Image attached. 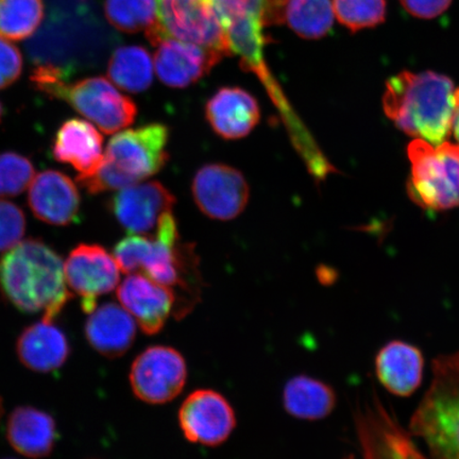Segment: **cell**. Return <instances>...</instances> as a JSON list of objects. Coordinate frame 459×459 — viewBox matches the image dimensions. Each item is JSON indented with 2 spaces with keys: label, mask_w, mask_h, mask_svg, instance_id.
I'll use <instances>...</instances> for the list:
<instances>
[{
  "label": "cell",
  "mask_w": 459,
  "mask_h": 459,
  "mask_svg": "<svg viewBox=\"0 0 459 459\" xmlns=\"http://www.w3.org/2000/svg\"><path fill=\"white\" fill-rule=\"evenodd\" d=\"M205 117L215 134L226 140L248 135L260 123V106L254 96L239 88H222L206 103Z\"/></svg>",
  "instance_id": "19"
},
{
  "label": "cell",
  "mask_w": 459,
  "mask_h": 459,
  "mask_svg": "<svg viewBox=\"0 0 459 459\" xmlns=\"http://www.w3.org/2000/svg\"><path fill=\"white\" fill-rule=\"evenodd\" d=\"M16 352L27 368L49 373L66 363L71 347L65 332L57 328L54 321L42 319L21 333Z\"/></svg>",
  "instance_id": "23"
},
{
  "label": "cell",
  "mask_w": 459,
  "mask_h": 459,
  "mask_svg": "<svg viewBox=\"0 0 459 459\" xmlns=\"http://www.w3.org/2000/svg\"><path fill=\"white\" fill-rule=\"evenodd\" d=\"M7 438L13 449L29 458L48 457L56 441L54 418L30 406H20L11 412Z\"/></svg>",
  "instance_id": "24"
},
{
  "label": "cell",
  "mask_w": 459,
  "mask_h": 459,
  "mask_svg": "<svg viewBox=\"0 0 459 459\" xmlns=\"http://www.w3.org/2000/svg\"><path fill=\"white\" fill-rule=\"evenodd\" d=\"M193 196L199 210L212 220H234L248 204L250 191L242 172L223 164H209L195 176Z\"/></svg>",
  "instance_id": "13"
},
{
  "label": "cell",
  "mask_w": 459,
  "mask_h": 459,
  "mask_svg": "<svg viewBox=\"0 0 459 459\" xmlns=\"http://www.w3.org/2000/svg\"><path fill=\"white\" fill-rule=\"evenodd\" d=\"M108 76L119 89L132 94L142 93L152 83V56L140 46H124L111 56Z\"/></svg>",
  "instance_id": "26"
},
{
  "label": "cell",
  "mask_w": 459,
  "mask_h": 459,
  "mask_svg": "<svg viewBox=\"0 0 459 459\" xmlns=\"http://www.w3.org/2000/svg\"><path fill=\"white\" fill-rule=\"evenodd\" d=\"M3 411V406H2V401H0V416H2Z\"/></svg>",
  "instance_id": "38"
},
{
  "label": "cell",
  "mask_w": 459,
  "mask_h": 459,
  "mask_svg": "<svg viewBox=\"0 0 459 459\" xmlns=\"http://www.w3.org/2000/svg\"><path fill=\"white\" fill-rule=\"evenodd\" d=\"M25 231L24 212L10 201L0 199V252L21 243Z\"/></svg>",
  "instance_id": "32"
},
{
  "label": "cell",
  "mask_w": 459,
  "mask_h": 459,
  "mask_svg": "<svg viewBox=\"0 0 459 459\" xmlns=\"http://www.w3.org/2000/svg\"><path fill=\"white\" fill-rule=\"evenodd\" d=\"M3 115H4V107L2 105V102H0V122H2Z\"/></svg>",
  "instance_id": "37"
},
{
  "label": "cell",
  "mask_w": 459,
  "mask_h": 459,
  "mask_svg": "<svg viewBox=\"0 0 459 459\" xmlns=\"http://www.w3.org/2000/svg\"><path fill=\"white\" fill-rule=\"evenodd\" d=\"M409 194L423 208L444 211L459 205V145H432L417 139L410 143Z\"/></svg>",
  "instance_id": "7"
},
{
  "label": "cell",
  "mask_w": 459,
  "mask_h": 459,
  "mask_svg": "<svg viewBox=\"0 0 459 459\" xmlns=\"http://www.w3.org/2000/svg\"><path fill=\"white\" fill-rule=\"evenodd\" d=\"M31 160L15 152L0 154V197L19 196L31 185Z\"/></svg>",
  "instance_id": "31"
},
{
  "label": "cell",
  "mask_w": 459,
  "mask_h": 459,
  "mask_svg": "<svg viewBox=\"0 0 459 459\" xmlns=\"http://www.w3.org/2000/svg\"><path fill=\"white\" fill-rule=\"evenodd\" d=\"M36 89L50 99L68 103L107 134L134 124L137 108L134 100L106 78L91 77L70 82L48 67L37 66L31 74Z\"/></svg>",
  "instance_id": "6"
},
{
  "label": "cell",
  "mask_w": 459,
  "mask_h": 459,
  "mask_svg": "<svg viewBox=\"0 0 459 459\" xmlns=\"http://www.w3.org/2000/svg\"><path fill=\"white\" fill-rule=\"evenodd\" d=\"M174 195L159 182L136 183L119 189L108 203L111 213L130 234H145L158 228L171 213Z\"/></svg>",
  "instance_id": "16"
},
{
  "label": "cell",
  "mask_w": 459,
  "mask_h": 459,
  "mask_svg": "<svg viewBox=\"0 0 459 459\" xmlns=\"http://www.w3.org/2000/svg\"><path fill=\"white\" fill-rule=\"evenodd\" d=\"M103 137L86 120L72 118L56 131L53 157L57 162L71 165L78 177L90 176L100 168L103 160Z\"/></svg>",
  "instance_id": "21"
},
{
  "label": "cell",
  "mask_w": 459,
  "mask_h": 459,
  "mask_svg": "<svg viewBox=\"0 0 459 459\" xmlns=\"http://www.w3.org/2000/svg\"><path fill=\"white\" fill-rule=\"evenodd\" d=\"M341 24L357 32L382 24L386 17V0H333Z\"/></svg>",
  "instance_id": "30"
},
{
  "label": "cell",
  "mask_w": 459,
  "mask_h": 459,
  "mask_svg": "<svg viewBox=\"0 0 459 459\" xmlns=\"http://www.w3.org/2000/svg\"><path fill=\"white\" fill-rule=\"evenodd\" d=\"M22 56L19 48L0 38V90L8 88L21 77Z\"/></svg>",
  "instance_id": "34"
},
{
  "label": "cell",
  "mask_w": 459,
  "mask_h": 459,
  "mask_svg": "<svg viewBox=\"0 0 459 459\" xmlns=\"http://www.w3.org/2000/svg\"><path fill=\"white\" fill-rule=\"evenodd\" d=\"M148 39L157 48L154 66L158 77L171 88H186L197 82L222 59L213 51L169 36L164 29Z\"/></svg>",
  "instance_id": "15"
},
{
  "label": "cell",
  "mask_w": 459,
  "mask_h": 459,
  "mask_svg": "<svg viewBox=\"0 0 459 459\" xmlns=\"http://www.w3.org/2000/svg\"><path fill=\"white\" fill-rule=\"evenodd\" d=\"M129 378L132 390L140 400L149 404L168 403L186 386V359L174 348L153 346L134 359Z\"/></svg>",
  "instance_id": "10"
},
{
  "label": "cell",
  "mask_w": 459,
  "mask_h": 459,
  "mask_svg": "<svg viewBox=\"0 0 459 459\" xmlns=\"http://www.w3.org/2000/svg\"><path fill=\"white\" fill-rule=\"evenodd\" d=\"M459 88L435 72H402L388 80L383 95L386 117L406 134L440 145L451 134Z\"/></svg>",
  "instance_id": "2"
},
{
  "label": "cell",
  "mask_w": 459,
  "mask_h": 459,
  "mask_svg": "<svg viewBox=\"0 0 459 459\" xmlns=\"http://www.w3.org/2000/svg\"><path fill=\"white\" fill-rule=\"evenodd\" d=\"M433 378L410 423L430 458L459 459V351L433 360Z\"/></svg>",
  "instance_id": "5"
},
{
  "label": "cell",
  "mask_w": 459,
  "mask_h": 459,
  "mask_svg": "<svg viewBox=\"0 0 459 459\" xmlns=\"http://www.w3.org/2000/svg\"><path fill=\"white\" fill-rule=\"evenodd\" d=\"M336 394L328 384L307 376H298L287 382L283 404L292 417L319 420L328 417L336 406Z\"/></svg>",
  "instance_id": "25"
},
{
  "label": "cell",
  "mask_w": 459,
  "mask_h": 459,
  "mask_svg": "<svg viewBox=\"0 0 459 459\" xmlns=\"http://www.w3.org/2000/svg\"><path fill=\"white\" fill-rule=\"evenodd\" d=\"M89 315L85 336L91 347L108 359L123 357L135 341L134 317L122 306L112 302L96 307Z\"/></svg>",
  "instance_id": "22"
},
{
  "label": "cell",
  "mask_w": 459,
  "mask_h": 459,
  "mask_svg": "<svg viewBox=\"0 0 459 459\" xmlns=\"http://www.w3.org/2000/svg\"><path fill=\"white\" fill-rule=\"evenodd\" d=\"M114 41L82 0H54L48 22L28 50L37 66L51 68L68 82L78 70L101 61Z\"/></svg>",
  "instance_id": "1"
},
{
  "label": "cell",
  "mask_w": 459,
  "mask_h": 459,
  "mask_svg": "<svg viewBox=\"0 0 459 459\" xmlns=\"http://www.w3.org/2000/svg\"><path fill=\"white\" fill-rule=\"evenodd\" d=\"M169 141V130L162 124L120 132L108 142L100 168L77 180L91 195L136 185L168 163Z\"/></svg>",
  "instance_id": "4"
},
{
  "label": "cell",
  "mask_w": 459,
  "mask_h": 459,
  "mask_svg": "<svg viewBox=\"0 0 459 459\" xmlns=\"http://www.w3.org/2000/svg\"><path fill=\"white\" fill-rule=\"evenodd\" d=\"M160 24L169 36L221 56L230 49L213 0H157Z\"/></svg>",
  "instance_id": "8"
},
{
  "label": "cell",
  "mask_w": 459,
  "mask_h": 459,
  "mask_svg": "<svg viewBox=\"0 0 459 459\" xmlns=\"http://www.w3.org/2000/svg\"><path fill=\"white\" fill-rule=\"evenodd\" d=\"M117 297L122 307L148 335L157 334L164 328L178 303L174 290L141 273H131L119 285Z\"/></svg>",
  "instance_id": "17"
},
{
  "label": "cell",
  "mask_w": 459,
  "mask_h": 459,
  "mask_svg": "<svg viewBox=\"0 0 459 459\" xmlns=\"http://www.w3.org/2000/svg\"><path fill=\"white\" fill-rule=\"evenodd\" d=\"M375 364L378 381L390 394L410 397L421 385L424 357L414 344L389 342L377 352Z\"/></svg>",
  "instance_id": "20"
},
{
  "label": "cell",
  "mask_w": 459,
  "mask_h": 459,
  "mask_svg": "<svg viewBox=\"0 0 459 459\" xmlns=\"http://www.w3.org/2000/svg\"><path fill=\"white\" fill-rule=\"evenodd\" d=\"M407 13L419 19H435L450 7L452 0H400Z\"/></svg>",
  "instance_id": "35"
},
{
  "label": "cell",
  "mask_w": 459,
  "mask_h": 459,
  "mask_svg": "<svg viewBox=\"0 0 459 459\" xmlns=\"http://www.w3.org/2000/svg\"><path fill=\"white\" fill-rule=\"evenodd\" d=\"M0 290L21 312L43 313L48 321H54L73 297L61 256L37 238L22 240L2 257Z\"/></svg>",
  "instance_id": "3"
},
{
  "label": "cell",
  "mask_w": 459,
  "mask_h": 459,
  "mask_svg": "<svg viewBox=\"0 0 459 459\" xmlns=\"http://www.w3.org/2000/svg\"><path fill=\"white\" fill-rule=\"evenodd\" d=\"M66 284L82 298V307L91 314L97 307V299L117 289L120 268L115 258L95 244H82L68 255L65 264Z\"/></svg>",
  "instance_id": "12"
},
{
  "label": "cell",
  "mask_w": 459,
  "mask_h": 459,
  "mask_svg": "<svg viewBox=\"0 0 459 459\" xmlns=\"http://www.w3.org/2000/svg\"><path fill=\"white\" fill-rule=\"evenodd\" d=\"M354 419L361 459H428L376 394L364 406H358Z\"/></svg>",
  "instance_id": "9"
},
{
  "label": "cell",
  "mask_w": 459,
  "mask_h": 459,
  "mask_svg": "<svg viewBox=\"0 0 459 459\" xmlns=\"http://www.w3.org/2000/svg\"><path fill=\"white\" fill-rule=\"evenodd\" d=\"M453 134H455V139L459 143V106L456 110L455 122H453Z\"/></svg>",
  "instance_id": "36"
},
{
  "label": "cell",
  "mask_w": 459,
  "mask_h": 459,
  "mask_svg": "<svg viewBox=\"0 0 459 459\" xmlns=\"http://www.w3.org/2000/svg\"><path fill=\"white\" fill-rule=\"evenodd\" d=\"M105 14L122 32L147 34L160 26L157 0H106Z\"/></svg>",
  "instance_id": "28"
},
{
  "label": "cell",
  "mask_w": 459,
  "mask_h": 459,
  "mask_svg": "<svg viewBox=\"0 0 459 459\" xmlns=\"http://www.w3.org/2000/svg\"><path fill=\"white\" fill-rule=\"evenodd\" d=\"M221 24L226 30L230 49L240 57V65L260 80L281 117H290L295 110L265 60V21L260 15L244 13L226 17L221 20Z\"/></svg>",
  "instance_id": "11"
},
{
  "label": "cell",
  "mask_w": 459,
  "mask_h": 459,
  "mask_svg": "<svg viewBox=\"0 0 459 459\" xmlns=\"http://www.w3.org/2000/svg\"><path fill=\"white\" fill-rule=\"evenodd\" d=\"M29 208L38 220L54 226H68L80 220L82 197L71 178L45 170L34 178L28 193Z\"/></svg>",
  "instance_id": "18"
},
{
  "label": "cell",
  "mask_w": 459,
  "mask_h": 459,
  "mask_svg": "<svg viewBox=\"0 0 459 459\" xmlns=\"http://www.w3.org/2000/svg\"><path fill=\"white\" fill-rule=\"evenodd\" d=\"M334 16L330 0H283L282 22L304 39L325 37Z\"/></svg>",
  "instance_id": "27"
},
{
  "label": "cell",
  "mask_w": 459,
  "mask_h": 459,
  "mask_svg": "<svg viewBox=\"0 0 459 459\" xmlns=\"http://www.w3.org/2000/svg\"><path fill=\"white\" fill-rule=\"evenodd\" d=\"M180 428L191 443L220 446L230 437L237 418L232 406L214 390L200 389L188 395L179 411Z\"/></svg>",
  "instance_id": "14"
},
{
  "label": "cell",
  "mask_w": 459,
  "mask_h": 459,
  "mask_svg": "<svg viewBox=\"0 0 459 459\" xmlns=\"http://www.w3.org/2000/svg\"><path fill=\"white\" fill-rule=\"evenodd\" d=\"M43 19V0H0V38L21 41L31 37Z\"/></svg>",
  "instance_id": "29"
},
{
  "label": "cell",
  "mask_w": 459,
  "mask_h": 459,
  "mask_svg": "<svg viewBox=\"0 0 459 459\" xmlns=\"http://www.w3.org/2000/svg\"><path fill=\"white\" fill-rule=\"evenodd\" d=\"M148 243V238L140 234H132L115 245L114 258L118 264L120 272L134 273L141 271Z\"/></svg>",
  "instance_id": "33"
}]
</instances>
